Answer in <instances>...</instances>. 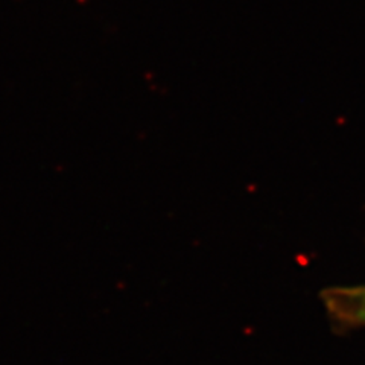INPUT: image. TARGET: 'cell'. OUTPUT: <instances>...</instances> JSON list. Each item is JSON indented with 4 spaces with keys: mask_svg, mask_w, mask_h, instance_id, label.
<instances>
[{
    "mask_svg": "<svg viewBox=\"0 0 365 365\" xmlns=\"http://www.w3.org/2000/svg\"><path fill=\"white\" fill-rule=\"evenodd\" d=\"M329 315L342 326H365V287L330 288L322 295Z\"/></svg>",
    "mask_w": 365,
    "mask_h": 365,
    "instance_id": "obj_1",
    "label": "cell"
}]
</instances>
